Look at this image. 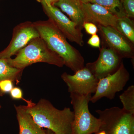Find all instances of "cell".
<instances>
[{"label": "cell", "instance_id": "1", "mask_svg": "<svg viewBox=\"0 0 134 134\" xmlns=\"http://www.w3.org/2000/svg\"><path fill=\"white\" fill-rule=\"evenodd\" d=\"M26 103L25 108L42 128L50 130L55 134L72 133L74 114L70 108L59 110L45 99H41L37 103L29 100Z\"/></svg>", "mask_w": 134, "mask_h": 134}, {"label": "cell", "instance_id": "2", "mask_svg": "<svg viewBox=\"0 0 134 134\" xmlns=\"http://www.w3.org/2000/svg\"><path fill=\"white\" fill-rule=\"evenodd\" d=\"M33 24L40 37L50 49L62 58L65 66L75 73L85 67L84 60L81 53L68 42L51 19L37 21Z\"/></svg>", "mask_w": 134, "mask_h": 134}, {"label": "cell", "instance_id": "3", "mask_svg": "<svg viewBox=\"0 0 134 134\" xmlns=\"http://www.w3.org/2000/svg\"><path fill=\"white\" fill-rule=\"evenodd\" d=\"M15 55L14 59H5L10 66L19 69L24 70L37 63H45L59 67L65 65L62 58L50 49L40 37L32 40Z\"/></svg>", "mask_w": 134, "mask_h": 134}, {"label": "cell", "instance_id": "4", "mask_svg": "<svg viewBox=\"0 0 134 134\" xmlns=\"http://www.w3.org/2000/svg\"><path fill=\"white\" fill-rule=\"evenodd\" d=\"M91 95L81 96L70 93L74 117L71 134H92L100 129L102 122L90 112L88 107Z\"/></svg>", "mask_w": 134, "mask_h": 134}, {"label": "cell", "instance_id": "5", "mask_svg": "<svg viewBox=\"0 0 134 134\" xmlns=\"http://www.w3.org/2000/svg\"><path fill=\"white\" fill-rule=\"evenodd\" d=\"M107 134H134V115L117 107L96 110Z\"/></svg>", "mask_w": 134, "mask_h": 134}, {"label": "cell", "instance_id": "6", "mask_svg": "<svg viewBox=\"0 0 134 134\" xmlns=\"http://www.w3.org/2000/svg\"><path fill=\"white\" fill-rule=\"evenodd\" d=\"M129 79V73L122 62L116 72L99 80L96 92L91 96L90 101L96 103L103 97L113 99L117 92L123 90Z\"/></svg>", "mask_w": 134, "mask_h": 134}, {"label": "cell", "instance_id": "7", "mask_svg": "<svg viewBox=\"0 0 134 134\" xmlns=\"http://www.w3.org/2000/svg\"><path fill=\"white\" fill-rule=\"evenodd\" d=\"M41 4L49 19L54 22L66 38L83 46L84 42L82 29L63 14L57 7L45 3Z\"/></svg>", "mask_w": 134, "mask_h": 134}, {"label": "cell", "instance_id": "8", "mask_svg": "<svg viewBox=\"0 0 134 134\" xmlns=\"http://www.w3.org/2000/svg\"><path fill=\"white\" fill-rule=\"evenodd\" d=\"M61 78L68 87L70 93L81 96L91 95L96 91L99 80L85 66L73 75L64 72Z\"/></svg>", "mask_w": 134, "mask_h": 134}, {"label": "cell", "instance_id": "9", "mask_svg": "<svg viewBox=\"0 0 134 134\" xmlns=\"http://www.w3.org/2000/svg\"><path fill=\"white\" fill-rule=\"evenodd\" d=\"M40 37L33 23L26 21L14 29L12 37L9 45L0 52V59H7L25 47L32 40Z\"/></svg>", "mask_w": 134, "mask_h": 134}, {"label": "cell", "instance_id": "10", "mask_svg": "<svg viewBox=\"0 0 134 134\" xmlns=\"http://www.w3.org/2000/svg\"><path fill=\"white\" fill-rule=\"evenodd\" d=\"M122 59L113 49L103 47L97 60L87 63L86 67L99 80L116 72L122 62Z\"/></svg>", "mask_w": 134, "mask_h": 134}, {"label": "cell", "instance_id": "11", "mask_svg": "<svg viewBox=\"0 0 134 134\" xmlns=\"http://www.w3.org/2000/svg\"><path fill=\"white\" fill-rule=\"evenodd\" d=\"M98 27L101 36L110 48L122 58H133V44L126 37L112 26L98 25Z\"/></svg>", "mask_w": 134, "mask_h": 134}, {"label": "cell", "instance_id": "12", "mask_svg": "<svg viewBox=\"0 0 134 134\" xmlns=\"http://www.w3.org/2000/svg\"><path fill=\"white\" fill-rule=\"evenodd\" d=\"M85 22L115 28L118 17L101 5L91 3H83Z\"/></svg>", "mask_w": 134, "mask_h": 134}, {"label": "cell", "instance_id": "13", "mask_svg": "<svg viewBox=\"0 0 134 134\" xmlns=\"http://www.w3.org/2000/svg\"><path fill=\"white\" fill-rule=\"evenodd\" d=\"M19 126V134H46L44 130L38 125L24 105H15Z\"/></svg>", "mask_w": 134, "mask_h": 134}, {"label": "cell", "instance_id": "14", "mask_svg": "<svg viewBox=\"0 0 134 134\" xmlns=\"http://www.w3.org/2000/svg\"><path fill=\"white\" fill-rule=\"evenodd\" d=\"M54 6L59 8L82 29L85 22L82 3L78 0H59Z\"/></svg>", "mask_w": 134, "mask_h": 134}, {"label": "cell", "instance_id": "15", "mask_svg": "<svg viewBox=\"0 0 134 134\" xmlns=\"http://www.w3.org/2000/svg\"><path fill=\"white\" fill-rule=\"evenodd\" d=\"M115 29L134 44V23L130 18L126 16L119 17Z\"/></svg>", "mask_w": 134, "mask_h": 134}, {"label": "cell", "instance_id": "16", "mask_svg": "<svg viewBox=\"0 0 134 134\" xmlns=\"http://www.w3.org/2000/svg\"><path fill=\"white\" fill-rule=\"evenodd\" d=\"M23 70L10 66L5 59H0V81L6 79L18 81Z\"/></svg>", "mask_w": 134, "mask_h": 134}, {"label": "cell", "instance_id": "17", "mask_svg": "<svg viewBox=\"0 0 134 134\" xmlns=\"http://www.w3.org/2000/svg\"><path fill=\"white\" fill-rule=\"evenodd\" d=\"M122 2V0H91L90 3L101 5L119 17L126 16Z\"/></svg>", "mask_w": 134, "mask_h": 134}, {"label": "cell", "instance_id": "18", "mask_svg": "<svg viewBox=\"0 0 134 134\" xmlns=\"http://www.w3.org/2000/svg\"><path fill=\"white\" fill-rule=\"evenodd\" d=\"M122 103V109L134 115V86H129L126 90L119 96Z\"/></svg>", "mask_w": 134, "mask_h": 134}, {"label": "cell", "instance_id": "19", "mask_svg": "<svg viewBox=\"0 0 134 134\" xmlns=\"http://www.w3.org/2000/svg\"><path fill=\"white\" fill-rule=\"evenodd\" d=\"M122 7L126 16L134 17V0H122Z\"/></svg>", "mask_w": 134, "mask_h": 134}, {"label": "cell", "instance_id": "20", "mask_svg": "<svg viewBox=\"0 0 134 134\" xmlns=\"http://www.w3.org/2000/svg\"><path fill=\"white\" fill-rule=\"evenodd\" d=\"M13 82L9 79L0 81V92L3 95L10 92L14 87Z\"/></svg>", "mask_w": 134, "mask_h": 134}, {"label": "cell", "instance_id": "21", "mask_svg": "<svg viewBox=\"0 0 134 134\" xmlns=\"http://www.w3.org/2000/svg\"><path fill=\"white\" fill-rule=\"evenodd\" d=\"M82 27L85 29L86 33L92 35L97 34L98 30L96 25L91 22H85Z\"/></svg>", "mask_w": 134, "mask_h": 134}, {"label": "cell", "instance_id": "22", "mask_svg": "<svg viewBox=\"0 0 134 134\" xmlns=\"http://www.w3.org/2000/svg\"><path fill=\"white\" fill-rule=\"evenodd\" d=\"M87 43L93 47L100 48V39L97 34L92 35L88 40Z\"/></svg>", "mask_w": 134, "mask_h": 134}, {"label": "cell", "instance_id": "23", "mask_svg": "<svg viewBox=\"0 0 134 134\" xmlns=\"http://www.w3.org/2000/svg\"><path fill=\"white\" fill-rule=\"evenodd\" d=\"M10 96L14 99H23L22 90L18 87H14L10 92Z\"/></svg>", "mask_w": 134, "mask_h": 134}, {"label": "cell", "instance_id": "24", "mask_svg": "<svg viewBox=\"0 0 134 134\" xmlns=\"http://www.w3.org/2000/svg\"><path fill=\"white\" fill-rule=\"evenodd\" d=\"M38 2L42 3H48L50 5H53L55 3L57 2L59 0H36Z\"/></svg>", "mask_w": 134, "mask_h": 134}, {"label": "cell", "instance_id": "25", "mask_svg": "<svg viewBox=\"0 0 134 134\" xmlns=\"http://www.w3.org/2000/svg\"><path fill=\"white\" fill-rule=\"evenodd\" d=\"M95 134H107L106 132L103 130H99L96 133H95Z\"/></svg>", "mask_w": 134, "mask_h": 134}, {"label": "cell", "instance_id": "26", "mask_svg": "<svg viewBox=\"0 0 134 134\" xmlns=\"http://www.w3.org/2000/svg\"><path fill=\"white\" fill-rule=\"evenodd\" d=\"M78 1L82 3H85L90 2L91 1V0H78Z\"/></svg>", "mask_w": 134, "mask_h": 134}, {"label": "cell", "instance_id": "27", "mask_svg": "<svg viewBox=\"0 0 134 134\" xmlns=\"http://www.w3.org/2000/svg\"><path fill=\"white\" fill-rule=\"evenodd\" d=\"M46 134H55L52 131L50 130H46Z\"/></svg>", "mask_w": 134, "mask_h": 134}, {"label": "cell", "instance_id": "28", "mask_svg": "<svg viewBox=\"0 0 134 134\" xmlns=\"http://www.w3.org/2000/svg\"><path fill=\"white\" fill-rule=\"evenodd\" d=\"M2 95H3L2 93H1V92H0V96H2Z\"/></svg>", "mask_w": 134, "mask_h": 134}, {"label": "cell", "instance_id": "29", "mask_svg": "<svg viewBox=\"0 0 134 134\" xmlns=\"http://www.w3.org/2000/svg\"><path fill=\"white\" fill-rule=\"evenodd\" d=\"M1 105H0V109H1Z\"/></svg>", "mask_w": 134, "mask_h": 134}]
</instances>
